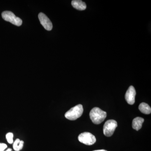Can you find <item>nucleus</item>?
Masks as SVG:
<instances>
[{"label":"nucleus","instance_id":"f257e3e1","mask_svg":"<svg viewBox=\"0 0 151 151\" xmlns=\"http://www.w3.org/2000/svg\"><path fill=\"white\" fill-rule=\"evenodd\" d=\"M89 116L94 124H99L105 120L107 116V113L100 108L95 107L91 110Z\"/></svg>","mask_w":151,"mask_h":151},{"label":"nucleus","instance_id":"f03ea898","mask_svg":"<svg viewBox=\"0 0 151 151\" xmlns=\"http://www.w3.org/2000/svg\"><path fill=\"white\" fill-rule=\"evenodd\" d=\"M83 111L82 105L79 104L76 105L65 113V118L70 121H74L82 116Z\"/></svg>","mask_w":151,"mask_h":151},{"label":"nucleus","instance_id":"7ed1b4c3","mask_svg":"<svg viewBox=\"0 0 151 151\" xmlns=\"http://www.w3.org/2000/svg\"><path fill=\"white\" fill-rule=\"evenodd\" d=\"M2 17L4 20L10 22L17 26H20L22 24V21L21 19L16 16L15 15L10 11L3 12Z\"/></svg>","mask_w":151,"mask_h":151},{"label":"nucleus","instance_id":"20e7f679","mask_svg":"<svg viewBox=\"0 0 151 151\" xmlns=\"http://www.w3.org/2000/svg\"><path fill=\"white\" fill-rule=\"evenodd\" d=\"M118 126L117 122L114 120H109L105 122L103 127V133L106 137H110L113 135Z\"/></svg>","mask_w":151,"mask_h":151},{"label":"nucleus","instance_id":"39448f33","mask_svg":"<svg viewBox=\"0 0 151 151\" xmlns=\"http://www.w3.org/2000/svg\"><path fill=\"white\" fill-rule=\"evenodd\" d=\"M78 140L80 142L87 145H92L96 142V139L94 135L89 132H84L78 136Z\"/></svg>","mask_w":151,"mask_h":151},{"label":"nucleus","instance_id":"423d86ee","mask_svg":"<svg viewBox=\"0 0 151 151\" xmlns=\"http://www.w3.org/2000/svg\"><path fill=\"white\" fill-rule=\"evenodd\" d=\"M38 18L41 24L47 30L50 31L52 29V24L49 19L43 13H40L38 15Z\"/></svg>","mask_w":151,"mask_h":151},{"label":"nucleus","instance_id":"0eeeda50","mask_svg":"<svg viewBox=\"0 0 151 151\" xmlns=\"http://www.w3.org/2000/svg\"><path fill=\"white\" fill-rule=\"evenodd\" d=\"M136 95V92L134 87L132 86H129L125 94V99L128 104L131 105L134 104Z\"/></svg>","mask_w":151,"mask_h":151},{"label":"nucleus","instance_id":"6e6552de","mask_svg":"<svg viewBox=\"0 0 151 151\" xmlns=\"http://www.w3.org/2000/svg\"><path fill=\"white\" fill-rule=\"evenodd\" d=\"M71 5L73 8L78 10L82 11L86 9V4L80 0H73L71 1Z\"/></svg>","mask_w":151,"mask_h":151},{"label":"nucleus","instance_id":"1a4fd4ad","mask_svg":"<svg viewBox=\"0 0 151 151\" xmlns=\"http://www.w3.org/2000/svg\"><path fill=\"white\" fill-rule=\"evenodd\" d=\"M144 119L141 117H137L132 122V128L136 131H139L142 128Z\"/></svg>","mask_w":151,"mask_h":151},{"label":"nucleus","instance_id":"9d476101","mask_svg":"<svg viewBox=\"0 0 151 151\" xmlns=\"http://www.w3.org/2000/svg\"><path fill=\"white\" fill-rule=\"evenodd\" d=\"M139 109L140 111L144 114H150L151 113V107L147 103H141L139 105Z\"/></svg>","mask_w":151,"mask_h":151},{"label":"nucleus","instance_id":"9b49d317","mask_svg":"<svg viewBox=\"0 0 151 151\" xmlns=\"http://www.w3.org/2000/svg\"><path fill=\"white\" fill-rule=\"evenodd\" d=\"M23 141H20L19 139H17L13 144V148L16 151H19L22 149L24 145Z\"/></svg>","mask_w":151,"mask_h":151},{"label":"nucleus","instance_id":"f8f14e48","mask_svg":"<svg viewBox=\"0 0 151 151\" xmlns=\"http://www.w3.org/2000/svg\"><path fill=\"white\" fill-rule=\"evenodd\" d=\"M13 134L12 133H8L6 135V139L9 144H12L13 143Z\"/></svg>","mask_w":151,"mask_h":151},{"label":"nucleus","instance_id":"ddd939ff","mask_svg":"<svg viewBox=\"0 0 151 151\" xmlns=\"http://www.w3.org/2000/svg\"><path fill=\"white\" fill-rule=\"evenodd\" d=\"M7 147V146L5 144L0 143V151H4Z\"/></svg>","mask_w":151,"mask_h":151},{"label":"nucleus","instance_id":"4468645a","mask_svg":"<svg viewBox=\"0 0 151 151\" xmlns=\"http://www.w3.org/2000/svg\"><path fill=\"white\" fill-rule=\"evenodd\" d=\"M93 151H107L104 150H95Z\"/></svg>","mask_w":151,"mask_h":151},{"label":"nucleus","instance_id":"2eb2a0df","mask_svg":"<svg viewBox=\"0 0 151 151\" xmlns=\"http://www.w3.org/2000/svg\"><path fill=\"white\" fill-rule=\"evenodd\" d=\"M12 151V149L9 148V149H8V150H6V151Z\"/></svg>","mask_w":151,"mask_h":151}]
</instances>
